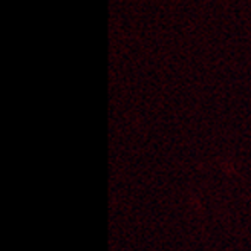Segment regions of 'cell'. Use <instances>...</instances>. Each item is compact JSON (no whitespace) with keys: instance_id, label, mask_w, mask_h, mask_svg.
Masks as SVG:
<instances>
[]
</instances>
